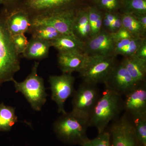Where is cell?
Segmentation results:
<instances>
[{"instance_id":"obj_28","label":"cell","mask_w":146,"mask_h":146,"mask_svg":"<svg viewBox=\"0 0 146 146\" xmlns=\"http://www.w3.org/2000/svg\"><path fill=\"white\" fill-rule=\"evenodd\" d=\"M96 3L105 12H117L121 7V0H98Z\"/></svg>"},{"instance_id":"obj_26","label":"cell","mask_w":146,"mask_h":146,"mask_svg":"<svg viewBox=\"0 0 146 146\" xmlns=\"http://www.w3.org/2000/svg\"><path fill=\"white\" fill-rule=\"evenodd\" d=\"M136 138L142 146H146V115L132 118Z\"/></svg>"},{"instance_id":"obj_29","label":"cell","mask_w":146,"mask_h":146,"mask_svg":"<svg viewBox=\"0 0 146 146\" xmlns=\"http://www.w3.org/2000/svg\"><path fill=\"white\" fill-rule=\"evenodd\" d=\"M13 45L18 54H23L26 49L29 41L25 34L16 35L11 36Z\"/></svg>"},{"instance_id":"obj_19","label":"cell","mask_w":146,"mask_h":146,"mask_svg":"<svg viewBox=\"0 0 146 146\" xmlns=\"http://www.w3.org/2000/svg\"><path fill=\"white\" fill-rule=\"evenodd\" d=\"M51 46L58 52H84L85 42L78 39L76 36L62 35L51 42Z\"/></svg>"},{"instance_id":"obj_27","label":"cell","mask_w":146,"mask_h":146,"mask_svg":"<svg viewBox=\"0 0 146 146\" xmlns=\"http://www.w3.org/2000/svg\"><path fill=\"white\" fill-rule=\"evenodd\" d=\"M81 146H111L110 135L109 131L106 130L98 134L94 139H88Z\"/></svg>"},{"instance_id":"obj_8","label":"cell","mask_w":146,"mask_h":146,"mask_svg":"<svg viewBox=\"0 0 146 146\" xmlns=\"http://www.w3.org/2000/svg\"><path fill=\"white\" fill-rule=\"evenodd\" d=\"M108 131L111 146H142L136 138L131 119L127 113L114 121Z\"/></svg>"},{"instance_id":"obj_2","label":"cell","mask_w":146,"mask_h":146,"mask_svg":"<svg viewBox=\"0 0 146 146\" xmlns=\"http://www.w3.org/2000/svg\"><path fill=\"white\" fill-rule=\"evenodd\" d=\"M122 96L106 89L95 106L89 120V126L96 128L98 134L104 132L123 108Z\"/></svg>"},{"instance_id":"obj_24","label":"cell","mask_w":146,"mask_h":146,"mask_svg":"<svg viewBox=\"0 0 146 146\" xmlns=\"http://www.w3.org/2000/svg\"><path fill=\"white\" fill-rule=\"evenodd\" d=\"M86 9L88 12L91 38L99 34L102 30L103 13L98 8L95 7H89Z\"/></svg>"},{"instance_id":"obj_32","label":"cell","mask_w":146,"mask_h":146,"mask_svg":"<svg viewBox=\"0 0 146 146\" xmlns=\"http://www.w3.org/2000/svg\"><path fill=\"white\" fill-rule=\"evenodd\" d=\"M137 57L146 59V39H144L138 48L136 54Z\"/></svg>"},{"instance_id":"obj_17","label":"cell","mask_w":146,"mask_h":146,"mask_svg":"<svg viewBox=\"0 0 146 146\" xmlns=\"http://www.w3.org/2000/svg\"><path fill=\"white\" fill-rule=\"evenodd\" d=\"M51 47V42L32 37L23 55L27 59L40 60L48 56Z\"/></svg>"},{"instance_id":"obj_25","label":"cell","mask_w":146,"mask_h":146,"mask_svg":"<svg viewBox=\"0 0 146 146\" xmlns=\"http://www.w3.org/2000/svg\"><path fill=\"white\" fill-rule=\"evenodd\" d=\"M122 13L146 14V0H121Z\"/></svg>"},{"instance_id":"obj_21","label":"cell","mask_w":146,"mask_h":146,"mask_svg":"<svg viewBox=\"0 0 146 146\" xmlns=\"http://www.w3.org/2000/svg\"><path fill=\"white\" fill-rule=\"evenodd\" d=\"M121 16L122 27L132 36L138 38L146 37V31L135 16L131 13H121Z\"/></svg>"},{"instance_id":"obj_11","label":"cell","mask_w":146,"mask_h":146,"mask_svg":"<svg viewBox=\"0 0 146 146\" xmlns=\"http://www.w3.org/2000/svg\"><path fill=\"white\" fill-rule=\"evenodd\" d=\"M115 44L111 33L102 29L99 34L85 42L84 53L88 56L113 55Z\"/></svg>"},{"instance_id":"obj_23","label":"cell","mask_w":146,"mask_h":146,"mask_svg":"<svg viewBox=\"0 0 146 146\" xmlns=\"http://www.w3.org/2000/svg\"><path fill=\"white\" fill-rule=\"evenodd\" d=\"M29 31L31 32L33 38L50 42L62 35L53 27L48 25L31 27Z\"/></svg>"},{"instance_id":"obj_31","label":"cell","mask_w":146,"mask_h":146,"mask_svg":"<svg viewBox=\"0 0 146 146\" xmlns=\"http://www.w3.org/2000/svg\"><path fill=\"white\" fill-rule=\"evenodd\" d=\"M122 22L121 14L117 13L114 21L112 22L111 25V33H114L117 31L121 27Z\"/></svg>"},{"instance_id":"obj_13","label":"cell","mask_w":146,"mask_h":146,"mask_svg":"<svg viewBox=\"0 0 146 146\" xmlns=\"http://www.w3.org/2000/svg\"><path fill=\"white\" fill-rule=\"evenodd\" d=\"M80 0H27L26 5L29 9L39 12V14L56 12L71 9Z\"/></svg>"},{"instance_id":"obj_20","label":"cell","mask_w":146,"mask_h":146,"mask_svg":"<svg viewBox=\"0 0 146 146\" xmlns=\"http://www.w3.org/2000/svg\"><path fill=\"white\" fill-rule=\"evenodd\" d=\"M145 38L132 37L115 42L114 55H121L124 57L132 56L136 52Z\"/></svg>"},{"instance_id":"obj_18","label":"cell","mask_w":146,"mask_h":146,"mask_svg":"<svg viewBox=\"0 0 146 146\" xmlns=\"http://www.w3.org/2000/svg\"><path fill=\"white\" fill-rule=\"evenodd\" d=\"M73 33L78 39L85 42L91 38V29L87 9H79L74 21Z\"/></svg>"},{"instance_id":"obj_12","label":"cell","mask_w":146,"mask_h":146,"mask_svg":"<svg viewBox=\"0 0 146 146\" xmlns=\"http://www.w3.org/2000/svg\"><path fill=\"white\" fill-rule=\"evenodd\" d=\"M123 108L132 118L146 115V82L139 84L125 96Z\"/></svg>"},{"instance_id":"obj_6","label":"cell","mask_w":146,"mask_h":146,"mask_svg":"<svg viewBox=\"0 0 146 146\" xmlns=\"http://www.w3.org/2000/svg\"><path fill=\"white\" fill-rule=\"evenodd\" d=\"M97 84L84 82L73 96L72 112L80 117L88 120L101 97Z\"/></svg>"},{"instance_id":"obj_9","label":"cell","mask_w":146,"mask_h":146,"mask_svg":"<svg viewBox=\"0 0 146 146\" xmlns=\"http://www.w3.org/2000/svg\"><path fill=\"white\" fill-rule=\"evenodd\" d=\"M75 80L72 74L69 73L49 77L48 81L51 90V98L57 105L58 113L64 114L66 112L64 105L67 100L72 97L75 92Z\"/></svg>"},{"instance_id":"obj_4","label":"cell","mask_w":146,"mask_h":146,"mask_svg":"<svg viewBox=\"0 0 146 146\" xmlns=\"http://www.w3.org/2000/svg\"><path fill=\"white\" fill-rule=\"evenodd\" d=\"M39 63L35 62L31 72L21 82L13 80L16 92H20L29 103L33 109L39 111L46 101L47 95L44 80L37 74Z\"/></svg>"},{"instance_id":"obj_7","label":"cell","mask_w":146,"mask_h":146,"mask_svg":"<svg viewBox=\"0 0 146 146\" xmlns=\"http://www.w3.org/2000/svg\"><path fill=\"white\" fill-rule=\"evenodd\" d=\"M77 11L71 9L36 15L31 18V27L48 25L53 27L62 35L74 36L73 26Z\"/></svg>"},{"instance_id":"obj_15","label":"cell","mask_w":146,"mask_h":146,"mask_svg":"<svg viewBox=\"0 0 146 146\" xmlns=\"http://www.w3.org/2000/svg\"><path fill=\"white\" fill-rule=\"evenodd\" d=\"M6 24L11 36L25 34L31 27V18L24 11H18L6 17Z\"/></svg>"},{"instance_id":"obj_10","label":"cell","mask_w":146,"mask_h":146,"mask_svg":"<svg viewBox=\"0 0 146 146\" xmlns=\"http://www.w3.org/2000/svg\"><path fill=\"white\" fill-rule=\"evenodd\" d=\"M106 89L125 96L138 86L121 62H117L104 82Z\"/></svg>"},{"instance_id":"obj_5","label":"cell","mask_w":146,"mask_h":146,"mask_svg":"<svg viewBox=\"0 0 146 146\" xmlns=\"http://www.w3.org/2000/svg\"><path fill=\"white\" fill-rule=\"evenodd\" d=\"M118 61L117 56H88L85 64L79 72L84 82L97 84L104 83Z\"/></svg>"},{"instance_id":"obj_35","label":"cell","mask_w":146,"mask_h":146,"mask_svg":"<svg viewBox=\"0 0 146 146\" xmlns=\"http://www.w3.org/2000/svg\"><path fill=\"white\" fill-rule=\"evenodd\" d=\"M91 1H94V2L96 3V2L98 0H91Z\"/></svg>"},{"instance_id":"obj_36","label":"cell","mask_w":146,"mask_h":146,"mask_svg":"<svg viewBox=\"0 0 146 146\" xmlns=\"http://www.w3.org/2000/svg\"><path fill=\"white\" fill-rule=\"evenodd\" d=\"M0 3H1V1H0Z\"/></svg>"},{"instance_id":"obj_34","label":"cell","mask_w":146,"mask_h":146,"mask_svg":"<svg viewBox=\"0 0 146 146\" xmlns=\"http://www.w3.org/2000/svg\"><path fill=\"white\" fill-rule=\"evenodd\" d=\"M3 1H4L5 2L7 3H11L13 2H14V1H16V0H3Z\"/></svg>"},{"instance_id":"obj_1","label":"cell","mask_w":146,"mask_h":146,"mask_svg":"<svg viewBox=\"0 0 146 146\" xmlns=\"http://www.w3.org/2000/svg\"><path fill=\"white\" fill-rule=\"evenodd\" d=\"M6 17H0V89L3 83L13 82L20 70L19 55L7 27Z\"/></svg>"},{"instance_id":"obj_30","label":"cell","mask_w":146,"mask_h":146,"mask_svg":"<svg viewBox=\"0 0 146 146\" xmlns=\"http://www.w3.org/2000/svg\"><path fill=\"white\" fill-rule=\"evenodd\" d=\"M111 34L115 42L123 39L134 37L132 36L126 29L122 27L116 32Z\"/></svg>"},{"instance_id":"obj_14","label":"cell","mask_w":146,"mask_h":146,"mask_svg":"<svg viewBox=\"0 0 146 146\" xmlns=\"http://www.w3.org/2000/svg\"><path fill=\"white\" fill-rule=\"evenodd\" d=\"M87 56L77 52H58V64L63 74L80 72L85 64Z\"/></svg>"},{"instance_id":"obj_16","label":"cell","mask_w":146,"mask_h":146,"mask_svg":"<svg viewBox=\"0 0 146 146\" xmlns=\"http://www.w3.org/2000/svg\"><path fill=\"white\" fill-rule=\"evenodd\" d=\"M121 62L137 85L146 82V59L133 55L124 57Z\"/></svg>"},{"instance_id":"obj_3","label":"cell","mask_w":146,"mask_h":146,"mask_svg":"<svg viewBox=\"0 0 146 146\" xmlns=\"http://www.w3.org/2000/svg\"><path fill=\"white\" fill-rule=\"evenodd\" d=\"M89 121L80 117L72 112L62 114L53 124L55 133L66 143L81 145L87 141Z\"/></svg>"},{"instance_id":"obj_33","label":"cell","mask_w":146,"mask_h":146,"mask_svg":"<svg viewBox=\"0 0 146 146\" xmlns=\"http://www.w3.org/2000/svg\"><path fill=\"white\" fill-rule=\"evenodd\" d=\"M139 21L145 31H146V14L139 13H131Z\"/></svg>"},{"instance_id":"obj_22","label":"cell","mask_w":146,"mask_h":146,"mask_svg":"<svg viewBox=\"0 0 146 146\" xmlns=\"http://www.w3.org/2000/svg\"><path fill=\"white\" fill-rule=\"evenodd\" d=\"M18 121L15 108L11 106L0 104V131H8Z\"/></svg>"}]
</instances>
